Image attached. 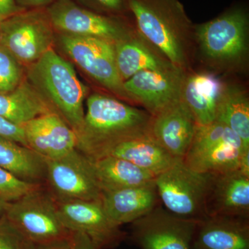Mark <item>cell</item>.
Masks as SVG:
<instances>
[{
    "mask_svg": "<svg viewBox=\"0 0 249 249\" xmlns=\"http://www.w3.org/2000/svg\"><path fill=\"white\" fill-rule=\"evenodd\" d=\"M18 6L24 10L45 9L54 0H15Z\"/></svg>",
    "mask_w": 249,
    "mask_h": 249,
    "instance_id": "cell-35",
    "label": "cell"
},
{
    "mask_svg": "<svg viewBox=\"0 0 249 249\" xmlns=\"http://www.w3.org/2000/svg\"><path fill=\"white\" fill-rule=\"evenodd\" d=\"M55 39L46 8L24 10L0 23V45L26 68L54 48Z\"/></svg>",
    "mask_w": 249,
    "mask_h": 249,
    "instance_id": "cell-8",
    "label": "cell"
},
{
    "mask_svg": "<svg viewBox=\"0 0 249 249\" xmlns=\"http://www.w3.org/2000/svg\"><path fill=\"white\" fill-rule=\"evenodd\" d=\"M1 21H2V20H0V23H1Z\"/></svg>",
    "mask_w": 249,
    "mask_h": 249,
    "instance_id": "cell-37",
    "label": "cell"
},
{
    "mask_svg": "<svg viewBox=\"0 0 249 249\" xmlns=\"http://www.w3.org/2000/svg\"><path fill=\"white\" fill-rule=\"evenodd\" d=\"M91 160L101 193L155 181V175L124 159L107 155Z\"/></svg>",
    "mask_w": 249,
    "mask_h": 249,
    "instance_id": "cell-22",
    "label": "cell"
},
{
    "mask_svg": "<svg viewBox=\"0 0 249 249\" xmlns=\"http://www.w3.org/2000/svg\"><path fill=\"white\" fill-rule=\"evenodd\" d=\"M0 168L23 181L42 184L46 160L25 145L0 136Z\"/></svg>",
    "mask_w": 249,
    "mask_h": 249,
    "instance_id": "cell-24",
    "label": "cell"
},
{
    "mask_svg": "<svg viewBox=\"0 0 249 249\" xmlns=\"http://www.w3.org/2000/svg\"><path fill=\"white\" fill-rule=\"evenodd\" d=\"M216 121L231 129L249 148V99L240 85L225 83Z\"/></svg>",
    "mask_w": 249,
    "mask_h": 249,
    "instance_id": "cell-26",
    "label": "cell"
},
{
    "mask_svg": "<svg viewBox=\"0 0 249 249\" xmlns=\"http://www.w3.org/2000/svg\"><path fill=\"white\" fill-rule=\"evenodd\" d=\"M85 9L96 14L114 17H131L124 0H73Z\"/></svg>",
    "mask_w": 249,
    "mask_h": 249,
    "instance_id": "cell-29",
    "label": "cell"
},
{
    "mask_svg": "<svg viewBox=\"0 0 249 249\" xmlns=\"http://www.w3.org/2000/svg\"><path fill=\"white\" fill-rule=\"evenodd\" d=\"M186 72L142 71L124 83L130 104H138L151 116L181 99V89Z\"/></svg>",
    "mask_w": 249,
    "mask_h": 249,
    "instance_id": "cell-13",
    "label": "cell"
},
{
    "mask_svg": "<svg viewBox=\"0 0 249 249\" xmlns=\"http://www.w3.org/2000/svg\"><path fill=\"white\" fill-rule=\"evenodd\" d=\"M199 222L157 206L132 223L133 236L142 249H190Z\"/></svg>",
    "mask_w": 249,
    "mask_h": 249,
    "instance_id": "cell-12",
    "label": "cell"
},
{
    "mask_svg": "<svg viewBox=\"0 0 249 249\" xmlns=\"http://www.w3.org/2000/svg\"><path fill=\"white\" fill-rule=\"evenodd\" d=\"M85 104L77 150L90 160L104 157L121 142L151 137L152 116L144 109L100 92L89 93Z\"/></svg>",
    "mask_w": 249,
    "mask_h": 249,
    "instance_id": "cell-1",
    "label": "cell"
},
{
    "mask_svg": "<svg viewBox=\"0 0 249 249\" xmlns=\"http://www.w3.org/2000/svg\"><path fill=\"white\" fill-rule=\"evenodd\" d=\"M206 214L208 217L222 215L248 218L249 175L240 170L213 175Z\"/></svg>",
    "mask_w": 249,
    "mask_h": 249,
    "instance_id": "cell-16",
    "label": "cell"
},
{
    "mask_svg": "<svg viewBox=\"0 0 249 249\" xmlns=\"http://www.w3.org/2000/svg\"><path fill=\"white\" fill-rule=\"evenodd\" d=\"M45 181L57 201L101 199L92 162L77 149L56 160H46Z\"/></svg>",
    "mask_w": 249,
    "mask_h": 249,
    "instance_id": "cell-10",
    "label": "cell"
},
{
    "mask_svg": "<svg viewBox=\"0 0 249 249\" xmlns=\"http://www.w3.org/2000/svg\"><path fill=\"white\" fill-rule=\"evenodd\" d=\"M27 68L0 45V93L14 91L26 78Z\"/></svg>",
    "mask_w": 249,
    "mask_h": 249,
    "instance_id": "cell-27",
    "label": "cell"
},
{
    "mask_svg": "<svg viewBox=\"0 0 249 249\" xmlns=\"http://www.w3.org/2000/svg\"><path fill=\"white\" fill-rule=\"evenodd\" d=\"M31 243L8 221L0 219V249H30Z\"/></svg>",
    "mask_w": 249,
    "mask_h": 249,
    "instance_id": "cell-30",
    "label": "cell"
},
{
    "mask_svg": "<svg viewBox=\"0 0 249 249\" xmlns=\"http://www.w3.org/2000/svg\"><path fill=\"white\" fill-rule=\"evenodd\" d=\"M50 113L57 111L27 77L14 91L0 93V116L18 125Z\"/></svg>",
    "mask_w": 249,
    "mask_h": 249,
    "instance_id": "cell-21",
    "label": "cell"
},
{
    "mask_svg": "<svg viewBox=\"0 0 249 249\" xmlns=\"http://www.w3.org/2000/svg\"><path fill=\"white\" fill-rule=\"evenodd\" d=\"M16 4L15 0H0V20L24 11Z\"/></svg>",
    "mask_w": 249,
    "mask_h": 249,
    "instance_id": "cell-33",
    "label": "cell"
},
{
    "mask_svg": "<svg viewBox=\"0 0 249 249\" xmlns=\"http://www.w3.org/2000/svg\"><path fill=\"white\" fill-rule=\"evenodd\" d=\"M0 136L27 147L22 127L10 122L1 116H0Z\"/></svg>",
    "mask_w": 249,
    "mask_h": 249,
    "instance_id": "cell-31",
    "label": "cell"
},
{
    "mask_svg": "<svg viewBox=\"0 0 249 249\" xmlns=\"http://www.w3.org/2000/svg\"><path fill=\"white\" fill-rule=\"evenodd\" d=\"M27 147L46 160H56L77 149V136L58 113L38 116L22 124Z\"/></svg>",
    "mask_w": 249,
    "mask_h": 249,
    "instance_id": "cell-15",
    "label": "cell"
},
{
    "mask_svg": "<svg viewBox=\"0 0 249 249\" xmlns=\"http://www.w3.org/2000/svg\"><path fill=\"white\" fill-rule=\"evenodd\" d=\"M196 52L213 70L242 71L249 52V16L244 6H234L217 17L196 24Z\"/></svg>",
    "mask_w": 249,
    "mask_h": 249,
    "instance_id": "cell-3",
    "label": "cell"
},
{
    "mask_svg": "<svg viewBox=\"0 0 249 249\" xmlns=\"http://www.w3.org/2000/svg\"><path fill=\"white\" fill-rule=\"evenodd\" d=\"M225 83L213 73L188 71L183 76L181 100L191 111L198 126L216 121Z\"/></svg>",
    "mask_w": 249,
    "mask_h": 249,
    "instance_id": "cell-17",
    "label": "cell"
},
{
    "mask_svg": "<svg viewBox=\"0 0 249 249\" xmlns=\"http://www.w3.org/2000/svg\"><path fill=\"white\" fill-rule=\"evenodd\" d=\"M26 77L78 133L84 120L89 88L80 81L71 62L53 48L27 67Z\"/></svg>",
    "mask_w": 249,
    "mask_h": 249,
    "instance_id": "cell-4",
    "label": "cell"
},
{
    "mask_svg": "<svg viewBox=\"0 0 249 249\" xmlns=\"http://www.w3.org/2000/svg\"><path fill=\"white\" fill-rule=\"evenodd\" d=\"M9 203L0 199V219L5 215Z\"/></svg>",
    "mask_w": 249,
    "mask_h": 249,
    "instance_id": "cell-36",
    "label": "cell"
},
{
    "mask_svg": "<svg viewBox=\"0 0 249 249\" xmlns=\"http://www.w3.org/2000/svg\"><path fill=\"white\" fill-rule=\"evenodd\" d=\"M116 68L122 81L142 71H169L173 64L137 31L114 44Z\"/></svg>",
    "mask_w": 249,
    "mask_h": 249,
    "instance_id": "cell-18",
    "label": "cell"
},
{
    "mask_svg": "<svg viewBox=\"0 0 249 249\" xmlns=\"http://www.w3.org/2000/svg\"><path fill=\"white\" fill-rule=\"evenodd\" d=\"M5 217L30 243L62 240L71 234L59 217L56 201L42 185L10 202Z\"/></svg>",
    "mask_w": 249,
    "mask_h": 249,
    "instance_id": "cell-7",
    "label": "cell"
},
{
    "mask_svg": "<svg viewBox=\"0 0 249 249\" xmlns=\"http://www.w3.org/2000/svg\"><path fill=\"white\" fill-rule=\"evenodd\" d=\"M136 29L174 67L192 70L196 58V24L179 0H124Z\"/></svg>",
    "mask_w": 249,
    "mask_h": 249,
    "instance_id": "cell-2",
    "label": "cell"
},
{
    "mask_svg": "<svg viewBox=\"0 0 249 249\" xmlns=\"http://www.w3.org/2000/svg\"><path fill=\"white\" fill-rule=\"evenodd\" d=\"M41 185L23 181L0 168V199L6 202L17 200Z\"/></svg>",
    "mask_w": 249,
    "mask_h": 249,
    "instance_id": "cell-28",
    "label": "cell"
},
{
    "mask_svg": "<svg viewBox=\"0 0 249 249\" xmlns=\"http://www.w3.org/2000/svg\"><path fill=\"white\" fill-rule=\"evenodd\" d=\"M46 11L54 30L60 34L96 37L115 44L136 31L131 17L96 14L73 0H54Z\"/></svg>",
    "mask_w": 249,
    "mask_h": 249,
    "instance_id": "cell-9",
    "label": "cell"
},
{
    "mask_svg": "<svg viewBox=\"0 0 249 249\" xmlns=\"http://www.w3.org/2000/svg\"><path fill=\"white\" fill-rule=\"evenodd\" d=\"M70 249H96L92 241L83 232H71Z\"/></svg>",
    "mask_w": 249,
    "mask_h": 249,
    "instance_id": "cell-32",
    "label": "cell"
},
{
    "mask_svg": "<svg viewBox=\"0 0 249 249\" xmlns=\"http://www.w3.org/2000/svg\"><path fill=\"white\" fill-rule=\"evenodd\" d=\"M101 204L116 225L133 223L159 206L160 199L155 182L119 191L102 192Z\"/></svg>",
    "mask_w": 249,
    "mask_h": 249,
    "instance_id": "cell-19",
    "label": "cell"
},
{
    "mask_svg": "<svg viewBox=\"0 0 249 249\" xmlns=\"http://www.w3.org/2000/svg\"><path fill=\"white\" fill-rule=\"evenodd\" d=\"M107 155L128 160L155 177L181 160L170 155L152 137L131 139L121 142L111 149L106 156Z\"/></svg>",
    "mask_w": 249,
    "mask_h": 249,
    "instance_id": "cell-23",
    "label": "cell"
},
{
    "mask_svg": "<svg viewBox=\"0 0 249 249\" xmlns=\"http://www.w3.org/2000/svg\"><path fill=\"white\" fill-rule=\"evenodd\" d=\"M55 201L64 227L88 235L96 249H114L124 240L125 233L108 217L101 199Z\"/></svg>",
    "mask_w": 249,
    "mask_h": 249,
    "instance_id": "cell-11",
    "label": "cell"
},
{
    "mask_svg": "<svg viewBox=\"0 0 249 249\" xmlns=\"http://www.w3.org/2000/svg\"><path fill=\"white\" fill-rule=\"evenodd\" d=\"M55 46L95 83L130 104L116 68L114 44L96 37L55 32Z\"/></svg>",
    "mask_w": 249,
    "mask_h": 249,
    "instance_id": "cell-6",
    "label": "cell"
},
{
    "mask_svg": "<svg viewBox=\"0 0 249 249\" xmlns=\"http://www.w3.org/2000/svg\"><path fill=\"white\" fill-rule=\"evenodd\" d=\"M213 175L196 171L178 160L156 177L155 185L160 201L171 213L201 222L208 217L206 202Z\"/></svg>",
    "mask_w": 249,
    "mask_h": 249,
    "instance_id": "cell-5",
    "label": "cell"
},
{
    "mask_svg": "<svg viewBox=\"0 0 249 249\" xmlns=\"http://www.w3.org/2000/svg\"><path fill=\"white\" fill-rule=\"evenodd\" d=\"M247 218L216 215L198 224L196 249H249Z\"/></svg>",
    "mask_w": 249,
    "mask_h": 249,
    "instance_id": "cell-20",
    "label": "cell"
},
{
    "mask_svg": "<svg viewBox=\"0 0 249 249\" xmlns=\"http://www.w3.org/2000/svg\"><path fill=\"white\" fill-rule=\"evenodd\" d=\"M70 237L68 238L47 242V243H31L30 249H70Z\"/></svg>",
    "mask_w": 249,
    "mask_h": 249,
    "instance_id": "cell-34",
    "label": "cell"
},
{
    "mask_svg": "<svg viewBox=\"0 0 249 249\" xmlns=\"http://www.w3.org/2000/svg\"><path fill=\"white\" fill-rule=\"evenodd\" d=\"M247 153H249V148L232 132L229 139L207 151L191 160H183L188 166L199 173L221 175L240 170L242 160Z\"/></svg>",
    "mask_w": 249,
    "mask_h": 249,
    "instance_id": "cell-25",
    "label": "cell"
},
{
    "mask_svg": "<svg viewBox=\"0 0 249 249\" xmlns=\"http://www.w3.org/2000/svg\"><path fill=\"white\" fill-rule=\"evenodd\" d=\"M197 126L191 111L179 99L152 116L150 135L170 155L183 160Z\"/></svg>",
    "mask_w": 249,
    "mask_h": 249,
    "instance_id": "cell-14",
    "label": "cell"
}]
</instances>
